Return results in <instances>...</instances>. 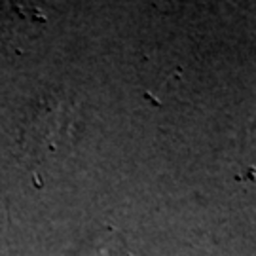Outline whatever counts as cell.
<instances>
[{
  "mask_svg": "<svg viewBox=\"0 0 256 256\" xmlns=\"http://www.w3.org/2000/svg\"><path fill=\"white\" fill-rule=\"evenodd\" d=\"M114 239L116 238H114V232H112V234H110V239H108V245H106V250H108L110 245L114 243ZM106 250H102L101 248V238H99L97 241H95V248H93L92 252H88L86 256H128L124 250H114V252H106Z\"/></svg>",
  "mask_w": 256,
  "mask_h": 256,
  "instance_id": "1",
  "label": "cell"
}]
</instances>
